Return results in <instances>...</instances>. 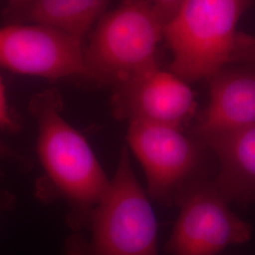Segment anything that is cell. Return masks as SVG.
Listing matches in <instances>:
<instances>
[{
    "mask_svg": "<svg viewBox=\"0 0 255 255\" xmlns=\"http://www.w3.org/2000/svg\"><path fill=\"white\" fill-rule=\"evenodd\" d=\"M29 109L36 119L39 161L53 188L70 207L71 227L81 231L110 181L86 139L63 117L57 90L37 94Z\"/></svg>",
    "mask_w": 255,
    "mask_h": 255,
    "instance_id": "obj_1",
    "label": "cell"
},
{
    "mask_svg": "<svg viewBox=\"0 0 255 255\" xmlns=\"http://www.w3.org/2000/svg\"><path fill=\"white\" fill-rule=\"evenodd\" d=\"M66 255H159L154 212L136 180L126 146L110 185Z\"/></svg>",
    "mask_w": 255,
    "mask_h": 255,
    "instance_id": "obj_2",
    "label": "cell"
},
{
    "mask_svg": "<svg viewBox=\"0 0 255 255\" xmlns=\"http://www.w3.org/2000/svg\"><path fill=\"white\" fill-rule=\"evenodd\" d=\"M165 22L146 0H125L105 12L83 49L87 78L116 85L158 67Z\"/></svg>",
    "mask_w": 255,
    "mask_h": 255,
    "instance_id": "obj_3",
    "label": "cell"
},
{
    "mask_svg": "<svg viewBox=\"0 0 255 255\" xmlns=\"http://www.w3.org/2000/svg\"><path fill=\"white\" fill-rule=\"evenodd\" d=\"M251 0H186L164 27L170 72L184 82L211 79L230 64L237 26Z\"/></svg>",
    "mask_w": 255,
    "mask_h": 255,
    "instance_id": "obj_4",
    "label": "cell"
},
{
    "mask_svg": "<svg viewBox=\"0 0 255 255\" xmlns=\"http://www.w3.org/2000/svg\"><path fill=\"white\" fill-rule=\"evenodd\" d=\"M181 211L165 245L170 255H217L252 237V227L229 208L215 182L194 181L179 193Z\"/></svg>",
    "mask_w": 255,
    "mask_h": 255,
    "instance_id": "obj_5",
    "label": "cell"
},
{
    "mask_svg": "<svg viewBox=\"0 0 255 255\" xmlns=\"http://www.w3.org/2000/svg\"><path fill=\"white\" fill-rule=\"evenodd\" d=\"M82 39L42 24L0 27V66L11 72L59 80L87 78Z\"/></svg>",
    "mask_w": 255,
    "mask_h": 255,
    "instance_id": "obj_6",
    "label": "cell"
},
{
    "mask_svg": "<svg viewBox=\"0 0 255 255\" xmlns=\"http://www.w3.org/2000/svg\"><path fill=\"white\" fill-rule=\"evenodd\" d=\"M128 142L146 172L148 193L157 201L170 200L185 186L201 158L198 144L180 128L130 120Z\"/></svg>",
    "mask_w": 255,
    "mask_h": 255,
    "instance_id": "obj_7",
    "label": "cell"
},
{
    "mask_svg": "<svg viewBox=\"0 0 255 255\" xmlns=\"http://www.w3.org/2000/svg\"><path fill=\"white\" fill-rule=\"evenodd\" d=\"M116 86L113 107L120 119L181 128L195 114L196 102L186 82L159 66Z\"/></svg>",
    "mask_w": 255,
    "mask_h": 255,
    "instance_id": "obj_8",
    "label": "cell"
},
{
    "mask_svg": "<svg viewBox=\"0 0 255 255\" xmlns=\"http://www.w3.org/2000/svg\"><path fill=\"white\" fill-rule=\"evenodd\" d=\"M255 126V64L219 70L211 78L209 104L195 128L201 140Z\"/></svg>",
    "mask_w": 255,
    "mask_h": 255,
    "instance_id": "obj_9",
    "label": "cell"
},
{
    "mask_svg": "<svg viewBox=\"0 0 255 255\" xmlns=\"http://www.w3.org/2000/svg\"><path fill=\"white\" fill-rule=\"evenodd\" d=\"M219 158L215 184L230 201H255V126L201 140Z\"/></svg>",
    "mask_w": 255,
    "mask_h": 255,
    "instance_id": "obj_10",
    "label": "cell"
},
{
    "mask_svg": "<svg viewBox=\"0 0 255 255\" xmlns=\"http://www.w3.org/2000/svg\"><path fill=\"white\" fill-rule=\"evenodd\" d=\"M111 0H29L8 24H42L82 39Z\"/></svg>",
    "mask_w": 255,
    "mask_h": 255,
    "instance_id": "obj_11",
    "label": "cell"
},
{
    "mask_svg": "<svg viewBox=\"0 0 255 255\" xmlns=\"http://www.w3.org/2000/svg\"><path fill=\"white\" fill-rule=\"evenodd\" d=\"M230 64H255V35L237 32Z\"/></svg>",
    "mask_w": 255,
    "mask_h": 255,
    "instance_id": "obj_12",
    "label": "cell"
},
{
    "mask_svg": "<svg viewBox=\"0 0 255 255\" xmlns=\"http://www.w3.org/2000/svg\"><path fill=\"white\" fill-rule=\"evenodd\" d=\"M0 128L10 131H14L18 128V123L13 118L6 97V92L3 82L0 78Z\"/></svg>",
    "mask_w": 255,
    "mask_h": 255,
    "instance_id": "obj_13",
    "label": "cell"
},
{
    "mask_svg": "<svg viewBox=\"0 0 255 255\" xmlns=\"http://www.w3.org/2000/svg\"><path fill=\"white\" fill-rule=\"evenodd\" d=\"M146 1L152 5V7L159 12V14L163 17L166 24L168 20L173 16L186 0H146Z\"/></svg>",
    "mask_w": 255,
    "mask_h": 255,
    "instance_id": "obj_14",
    "label": "cell"
},
{
    "mask_svg": "<svg viewBox=\"0 0 255 255\" xmlns=\"http://www.w3.org/2000/svg\"><path fill=\"white\" fill-rule=\"evenodd\" d=\"M29 0H8V4L4 10V16L6 21L9 23L12 18L23 9Z\"/></svg>",
    "mask_w": 255,
    "mask_h": 255,
    "instance_id": "obj_15",
    "label": "cell"
},
{
    "mask_svg": "<svg viewBox=\"0 0 255 255\" xmlns=\"http://www.w3.org/2000/svg\"><path fill=\"white\" fill-rule=\"evenodd\" d=\"M0 159L3 160H9L16 163H24V158L20 155L10 146H8L6 143L0 140Z\"/></svg>",
    "mask_w": 255,
    "mask_h": 255,
    "instance_id": "obj_16",
    "label": "cell"
}]
</instances>
